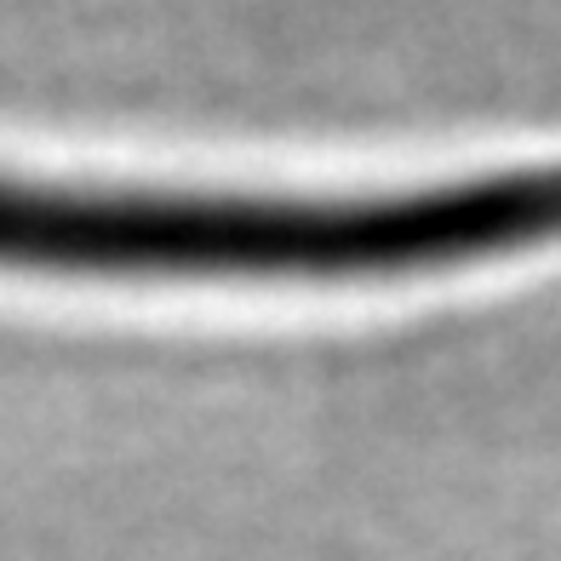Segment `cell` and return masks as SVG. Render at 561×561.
<instances>
[{"label":"cell","instance_id":"cell-1","mask_svg":"<svg viewBox=\"0 0 561 561\" xmlns=\"http://www.w3.org/2000/svg\"><path fill=\"white\" fill-rule=\"evenodd\" d=\"M561 229V161L378 195H252L0 178V259L133 275L413 270Z\"/></svg>","mask_w":561,"mask_h":561}]
</instances>
